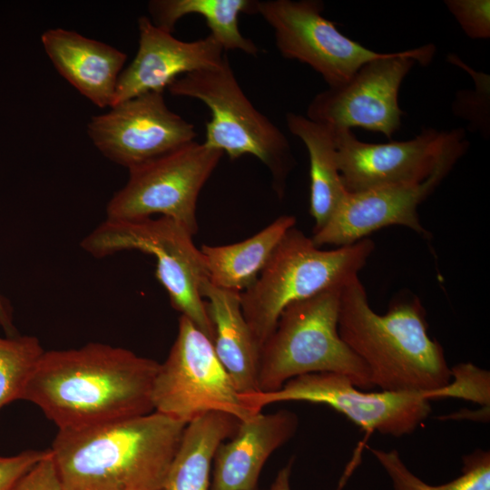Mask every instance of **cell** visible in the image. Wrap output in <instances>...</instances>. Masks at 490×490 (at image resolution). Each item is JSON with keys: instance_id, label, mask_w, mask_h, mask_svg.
<instances>
[{"instance_id": "cell-1", "label": "cell", "mask_w": 490, "mask_h": 490, "mask_svg": "<svg viewBox=\"0 0 490 490\" xmlns=\"http://www.w3.org/2000/svg\"><path fill=\"white\" fill-rule=\"evenodd\" d=\"M159 362L92 342L43 353L23 394L58 430L80 429L153 411Z\"/></svg>"}, {"instance_id": "cell-2", "label": "cell", "mask_w": 490, "mask_h": 490, "mask_svg": "<svg viewBox=\"0 0 490 490\" xmlns=\"http://www.w3.org/2000/svg\"><path fill=\"white\" fill-rule=\"evenodd\" d=\"M185 426L152 411L58 430L49 451L63 490H162Z\"/></svg>"}, {"instance_id": "cell-3", "label": "cell", "mask_w": 490, "mask_h": 490, "mask_svg": "<svg viewBox=\"0 0 490 490\" xmlns=\"http://www.w3.org/2000/svg\"><path fill=\"white\" fill-rule=\"evenodd\" d=\"M338 329L382 391L429 393L452 379L444 349L429 337L425 309L414 295L397 298L380 315L358 277L341 289Z\"/></svg>"}, {"instance_id": "cell-4", "label": "cell", "mask_w": 490, "mask_h": 490, "mask_svg": "<svg viewBox=\"0 0 490 490\" xmlns=\"http://www.w3.org/2000/svg\"><path fill=\"white\" fill-rule=\"evenodd\" d=\"M363 239L325 250L291 228L279 242L255 282L241 292V309L260 350L289 305L323 291L342 289L358 278L374 250Z\"/></svg>"}, {"instance_id": "cell-5", "label": "cell", "mask_w": 490, "mask_h": 490, "mask_svg": "<svg viewBox=\"0 0 490 490\" xmlns=\"http://www.w3.org/2000/svg\"><path fill=\"white\" fill-rule=\"evenodd\" d=\"M341 289L284 309L260 350L258 392H274L291 378L323 372L344 375L363 390L374 388L368 368L338 334Z\"/></svg>"}, {"instance_id": "cell-6", "label": "cell", "mask_w": 490, "mask_h": 490, "mask_svg": "<svg viewBox=\"0 0 490 490\" xmlns=\"http://www.w3.org/2000/svg\"><path fill=\"white\" fill-rule=\"evenodd\" d=\"M167 89L174 96L200 100L210 109L205 146L226 152L231 160L255 156L270 170L276 192L283 195L286 179L295 165L290 144L248 99L227 57L218 67L179 77Z\"/></svg>"}, {"instance_id": "cell-7", "label": "cell", "mask_w": 490, "mask_h": 490, "mask_svg": "<svg viewBox=\"0 0 490 490\" xmlns=\"http://www.w3.org/2000/svg\"><path fill=\"white\" fill-rule=\"evenodd\" d=\"M192 236L178 222L163 216L129 221L105 219L80 245L95 258L124 250L152 255L156 277L165 288L172 306L212 342L213 327L201 293V282L208 274Z\"/></svg>"}, {"instance_id": "cell-8", "label": "cell", "mask_w": 490, "mask_h": 490, "mask_svg": "<svg viewBox=\"0 0 490 490\" xmlns=\"http://www.w3.org/2000/svg\"><path fill=\"white\" fill-rule=\"evenodd\" d=\"M152 402L153 411L186 424L213 411L240 421L257 414L244 403L211 340L181 315L176 339L154 377Z\"/></svg>"}, {"instance_id": "cell-9", "label": "cell", "mask_w": 490, "mask_h": 490, "mask_svg": "<svg viewBox=\"0 0 490 490\" xmlns=\"http://www.w3.org/2000/svg\"><path fill=\"white\" fill-rule=\"evenodd\" d=\"M222 154L195 141L130 169L126 184L107 203L106 219L129 221L160 214L194 235L198 196Z\"/></svg>"}, {"instance_id": "cell-10", "label": "cell", "mask_w": 490, "mask_h": 490, "mask_svg": "<svg viewBox=\"0 0 490 490\" xmlns=\"http://www.w3.org/2000/svg\"><path fill=\"white\" fill-rule=\"evenodd\" d=\"M435 54L429 44L368 62L344 83L318 93L307 117L331 129L362 128L391 139L404 114L398 103L404 78L416 63L426 65Z\"/></svg>"}, {"instance_id": "cell-11", "label": "cell", "mask_w": 490, "mask_h": 490, "mask_svg": "<svg viewBox=\"0 0 490 490\" xmlns=\"http://www.w3.org/2000/svg\"><path fill=\"white\" fill-rule=\"evenodd\" d=\"M240 396L255 413L261 412L265 406L284 401L325 404L366 431L397 437L414 432L431 412L426 393L366 391L346 376L330 372L296 377L274 392Z\"/></svg>"}, {"instance_id": "cell-12", "label": "cell", "mask_w": 490, "mask_h": 490, "mask_svg": "<svg viewBox=\"0 0 490 490\" xmlns=\"http://www.w3.org/2000/svg\"><path fill=\"white\" fill-rule=\"evenodd\" d=\"M322 11L323 3L316 0H265L257 4V14L272 28L280 54L309 65L328 87L344 83L362 65L387 54L347 37Z\"/></svg>"}, {"instance_id": "cell-13", "label": "cell", "mask_w": 490, "mask_h": 490, "mask_svg": "<svg viewBox=\"0 0 490 490\" xmlns=\"http://www.w3.org/2000/svg\"><path fill=\"white\" fill-rule=\"evenodd\" d=\"M332 130L338 167L348 193L421 182L435 171L448 149L466 137L462 128H426L407 141L368 143L349 129Z\"/></svg>"}, {"instance_id": "cell-14", "label": "cell", "mask_w": 490, "mask_h": 490, "mask_svg": "<svg viewBox=\"0 0 490 490\" xmlns=\"http://www.w3.org/2000/svg\"><path fill=\"white\" fill-rule=\"evenodd\" d=\"M87 133L97 150L128 170L195 142V127L148 92L93 116Z\"/></svg>"}, {"instance_id": "cell-15", "label": "cell", "mask_w": 490, "mask_h": 490, "mask_svg": "<svg viewBox=\"0 0 490 490\" xmlns=\"http://www.w3.org/2000/svg\"><path fill=\"white\" fill-rule=\"evenodd\" d=\"M468 148L466 137L446 152L435 171L423 181L347 193L329 220L313 231L318 247L353 244L384 227L400 225L427 238L419 220L418 206L436 189Z\"/></svg>"}, {"instance_id": "cell-16", "label": "cell", "mask_w": 490, "mask_h": 490, "mask_svg": "<svg viewBox=\"0 0 490 490\" xmlns=\"http://www.w3.org/2000/svg\"><path fill=\"white\" fill-rule=\"evenodd\" d=\"M138 29L137 54L119 76L112 106L148 92L163 93L179 76L218 67L226 57L211 34L181 41L147 16L139 17Z\"/></svg>"}, {"instance_id": "cell-17", "label": "cell", "mask_w": 490, "mask_h": 490, "mask_svg": "<svg viewBox=\"0 0 490 490\" xmlns=\"http://www.w3.org/2000/svg\"><path fill=\"white\" fill-rule=\"evenodd\" d=\"M298 426V416L285 409L259 412L240 421L235 434L216 450L210 490L257 489L266 461L296 434Z\"/></svg>"}, {"instance_id": "cell-18", "label": "cell", "mask_w": 490, "mask_h": 490, "mask_svg": "<svg viewBox=\"0 0 490 490\" xmlns=\"http://www.w3.org/2000/svg\"><path fill=\"white\" fill-rule=\"evenodd\" d=\"M41 42L58 73L82 95L99 108L112 106L125 53L64 28L46 30Z\"/></svg>"}, {"instance_id": "cell-19", "label": "cell", "mask_w": 490, "mask_h": 490, "mask_svg": "<svg viewBox=\"0 0 490 490\" xmlns=\"http://www.w3.org/2000/svg\"><path fill=\"white\" fill-rule=\"evenodd\" d=\"M201 293L213 327L215 353L241 394L258 392V348L241 309V292L205 279Z\"/></svg>"}, {"instance_id": "cell-20", "label": "cell", "mask_w": 490, "mask_h": 490, "mask_svg": "<svg viewBox=\"0 0 490 490\" xmlns=\"http://www.w3.org/2000/svg\"><path fill=\"white\" fill-rule=\"evenodd\" d=\"M240 422L230 414L213 411L187 423L162 490H210L216 450L235 434Z\"/></svg>"}, {"instance_id": "cell-21", "label": "cell", "mask_w": 490, "mask_h": 490, "mask_svg": "<svg viewBox=\"0 0 490 490\" xmlns=\"http://www.w3.org/2000/svg\"><path fill=\"white\" fill-rule=\"evenodd\" d=\"M296 224L291 215H282L255 235L242 241L200 249L208 279L213 285L238 292L251 286L273 250Z\"/></svg>"}, {"instance_id": "cell-22", "label": "cell", "mask_w": 490, "mask_h": 490, "mask_svg": "<svg viewBox=\"0 0 490 490\" xmlns=\"http://www.w3.org/2000/svg\"><path fill=\"white\" fill-rule=\"evenodd\" d=\"M286 122L309 152V211L316 231L325 225L348 193L338 167L334 132L329 126L294 113L286 114Z\"/></svg>"}, {"instance_id": "cell-23", "label": "cell", "mask_w": 490, "mask_h": 490, "mask_svg": "<svg viewBox=\"0 0 490 490\" xmlns=\"http://www.w3.org/2000/svg\"><path fill=\"white\" fill-rule=\"evenodd\" d=\"M254 0H152L148 4L151 21L159 28L173 32L183 16L196 14L204 17L211 35L223 50H240L250 55L259 53L254 42L239 28L240 14H257Z\"/></svg>"}, {"instance_id": "cell-24", "label": "cell", "mask_w": 490, "mask_h": 490, "mask_svg": "<svg viewBox=\"0 0 490 490\" xmlns=\"http://www.w3.org/2000/svg\"><path fill=\"white\" fill-rule=\"evenodd\" d=\"M368 449L388 475L394 490H490L489 450L479 448L464 456L460 475L442 485H430L406 466L396 449Z\"/></svg>"}, {"instance_id": "cell-25", "label": "cell", "mask_w": 490, "mask_h": 490, "mask_svg": "<svg viewBox=\"0 0 490 490\" xmlns=\"http://www.w3.org/2000/svg\"><path fill=\"white\" fill-rule=\"evenodd\" d=\"M44 352L34 336H0V409L22 399L31 375Z\"/></svg>"}, {"instance_id": "cell-26", "label": "cell", "mask_w": 490, "mask_h": 490, "mask_svg": "<svg viewBox=\"0 0 490 490\" xmlns=\"http://www.w3.org/2000/svg\"><path fill=\"white\" fill-rule=\"evenodd\" d=\"M450 382L438 390L427 393L428 398L455 397L489 407L490 374L472 363H461L451 368Z\"/></svg>"}, {"instance_id": "cell-27", "label": "cell", "mask_w": 490, "mask_h": 490, "mask_svg": "<svg viewBox=\"0 0 490 490\" xmlns=\"http://www.w3.org/2000/svg\"><path fill=\"white\" fill-rule=\"evenodd\" d=\"M449 62L466 68L472 74L476 90L475 92H460L454 103L455 113L468 119L475 128L484 133L489 129V76L475 73L466 66L456 55L450 54Z\"/></svg>"}, {"instance_id": "cell-28", "label": "cell", "mask_w": 490, "mask_h": 490, "mask_svg": "<svg viewBox=\"0 0 490 490\" xmlns=\"http://www.w3.org/2000/svg\"><path fill=\"white\" fill-rule=\"evenodd\" d=\"M445 4L470 38L490 37L489 0H446Z\"/></svg>"}, {"instance_id": "cell-29", "label": "cell", "mask_w": 490, "mask_h": 490, "mask_svg": "<svg viewBox=\"0 0 490 490\" xmlns=\"http://www.w3.org/2000/svg\"><path fill=\"white\" fill-rule=\"evenodd\" d=\"M47 455L48 449H29L15 456H0V490H14L20 479Z\"/></svg>"}, {"instance_id": "cell-30", "label": "cell", "mask_w": 490, "mask_h": 490, "mask_svg": "<svg viewBox=\"0 0 490 490\" xmlns=\"http://www.w3.org/2000/svg\"><path fill=\"white\" fill-rule=\"evenodd\" d=\"M14 490H63L50 451L17 483Z\"/></svg>"}, {"instance_id": "cell-31", "label": "cell", "mask_w": 490, "mask_h": 490, "mask_svg": "<svg viewBox=\"0 0 490 490\" xmlns=\"http://www.w3.org/2000/svg\"><path fill=\"white\" fill-rule=\"evenodd\" d=\"M0 328L5 336L19 335L14 324L13 310L9 301L0 293Z\"/></svg>"}, {"instance_id": "cell-32", "label": "cell", "mask_w": 490, "mask_h": 490, "mask_svg": "<svg viewBox=\"0 0 490 490\" xmlns=\"http://www.w3.org/2000/svg\"><path fill=\"white\" fill-rule=\"evenodd\" d=\"M293 460L291 459L285 466H283L276 475L270 490H291L290 475Z\"/></svg>"}, {"instance_id": "cell-33", "label": "cell", "mask_w": 490, "mask_h": 490, "mask_svg": "<svg viewBox=\"0 0 490 490\" xmlns=\"http://www.w3.org/2000/svg\"><path fill=\"white\" fill-rule=\"evenodd\" d=\"M255 490H260L259 488L255 489Z\"/></svg>"}]
</instances>
